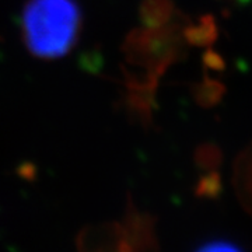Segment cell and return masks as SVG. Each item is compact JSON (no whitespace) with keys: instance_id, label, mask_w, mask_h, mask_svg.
Returning <instances> with one entry per match:
<instances>
[{"instance_id":"cell-2","label":"cell","mask_w":252,"mask_h":252,"mask_svg":"<svg viewBox=\"0 0 252 252\" xmlns=\"http://www.w3.org/2000/svg\"><path fill=\"white\" fill-rule=\"evenodd\" d=\"M195 252H243L237 245L228 241H212L203 244Z\"/></svg>"},{"instance_id":"cell-1","label":"cell","mask_w":252,"mask_h":252,"mask_svg":"<svg viewBox=\"0 0 252 252\" xmlns=\"http://www.w3.org/2000/svg\"><path fill=\"white\" fill-rule=\"evenodd\" d=\"M21 20L24 44L42 59L62 58L79 38L81 16L76 0H30Z\"/></svg>"}]
</instances>
